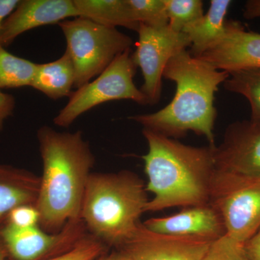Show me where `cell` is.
Here are the masks:
<instances>
[{
  "instance_id": "6da1fadb",
  "label": "cell",
  "mask_w": 260,
  "mask_h": 260,
  "mask_svg": "<svg viewBox=\"0 0 260 260\" xmlns=\"http://www.w3.org/2000/svg\"><path fill=\"white\" fill-rule=\"evenodd\" d=\"M43 174L35 206L39 225L50 234L60 232L68 221L80 218L85 187L95 164L83 133H61L49 126L37 132Z\"/></svg>"
},
{
  "instance_id": "7a4b0ae2",
  "label": "cell",
  "mask_w": 260,
  "mask_h": 260,
  "mask_svg": "<svg viewBox=\"0 0 260 260\" xmlns=\"http://www.w3.org/2000/svg\"><path fill=\"white\" fill-rule=\"evenodd\" d=\"M229 77L226 72L215 69L186 49L181 51L169 61L164 72V78L177 86L172 102L158 112L130 116L129 119L143 129L173 139L193 132L215 146V95L219 85Z\"/></svg>"
},
{
  "instance_id": "3957f363",
  "label": "cell",
  "mask_w": 260,
  "mask_h": 260,
  "mask_svg": "<svg viewBox=\"0 0 260 260\" xmlns=\"http://www.w3.org/2000/svg\"><path fill=\"white\" fill-rule=\"evenodd\" d=\"M143 134L148 146L143 156L146 190L154 194L145 213L208 204L216 146H190L149 129Z\"/></svg>"
},
{
  "instance_id": "277c9868",
  "label": "cell",
  "mask_w": 260,
  "mask_h": 260,
  "mask_svg": "<svg viewBox=\"0 0 260 260\" xmlns=\"http://www.w3.org/2000/svg\"><path fill=\"white\" fill-rule=\"evenodd\" d=\"M146 186L135 173H91L80 218L87 230L107 246L118 249L139 226L149 200Z\"/></svg>"
},
{
  "instance_id": "5b68a950",
  "label": "cell",
  "mask_w": 260,
  "mask_h": 260,
  "mask_svg": "<svg viewBox=\"0 0 260 260\" xmlns=\"http://www.w3.org/2000/svg\"><path fill=\"white\" fill-rule=\"evenodd\" d=\"M67 42L75 69V88L86 85L99 76L118 56L131 50L133 39L129 36L78 17L59 24Z\"/></svg>"
},
{
  "instance_id": "8992f818",
  "label": "cell",
  "mask_w": 260,
  "mask_h": 260,
  "mask_svg": "<svg viewBox=\"0 0 260 260\" xmlns=\"http://www.w3.org/2000/svg\"><path fill=\"white\" fill-rule=\"evenodd\" d=\"M137 68L131 50L118 56L99 76L72 93L53 122L59 127H69L85 113L114 101L130 100L148 105L146 97L134 82Z\"/></svg>"
},
{
  "instance_id": "52a82bcc",
  "label": "cell",
  "mask_w": 260,
  "mask_h": 260,
  "mask_svg": "<svg viewBox=\"0 0 260 260\" xmlns=\"http://www.w3.org/2000/svg\"><path fill=\"white\" fill-rule=\"evenodd\" d=\"M209 203L220 214L225 235L244 244L260 228V179L217 169Z\"/></svg>"
},
{
  "instance_id": "ba28073f",
  "label": "cell",
  "mask_w": 260,
  "mask_h": 260,
  "mask_svg": "<svg viewBox=\"0 0 260 260\" xmlns=\"http://www.w3.org/2000/svg\"><path fill=\"white\" fill-rule=\"evenodd\" d=\"M136 50L132 58L141 70L143 84L140 88L146 97L147 104H158L161 95L162 78L169 61L191 47L189 37L169 27H151L140 23Z\"/></svg>"
},
{
  "instance_id": "9c48e42d",
  "label": "cell",
  "mask_w": 260,
  "mask_h": 260,
  "mask_svg": "<svg viewBox=\"0 0 260 260\" xmlns=\"http://www.w3.org/2000/svg\"><path fill=\"white\" fill-rule=\"evenodd\" d=\"M88 233L81 218L70 220L56 234L39 225L20 229L5 221L0 225L7 253L15 260H43L59 255L74 247Z\"/></svg>"
},
{
  "instance_id": "30bf717a",
  "label": "cell",
  "mask_w": 260,
  "mask_h": 260,
  "mask_svg": "<svg viewBox=\"0 0 260 260\" xmlns=\"http://www.w3.org/2000/svg\"><path fill=\"white\" fill-rule=\"evenodd\" d=\"M213 242L205 238L154 232L140 223L119 251L133 260H200Z\"/></svg>"
},
{
  "instance_id": "8fae6325",
  "label": "cell",
  "mask_w": 260,
  "mask_h": 260,
  "mask_svg": "<svg viewBox=\"0 0 260 260\" xmlns=\"http://www.w3.org/2000/svg\"><path fill=\"white\" fill-rule=\"evenodd\" d=\"M215 160L219 170L260 179V119L230 124L215 147Z\"/></svg>"
},
{
  "instance_id": "7c38bea8",
  "label": "cell",
  "mask_w": 260,
  "mask_h": 260,
  "mask_svg": "<svg viewBox=\"0 0 260 260\" xmlns=\"http://www.w3.org/2000/svg\"><path fill=\"white\" fill-rule=\"evenodd\" d=\"M198 58L229 74L260 68V34L246 30L237 20H227L223 37Z\"/></svg>"
},
{
  "instance_id": "4fadbf2b",
  "label": "cell",
  "mask_w": 260,
  "mask_h": 260,
  "mask_svg": "<svg viewBox=\"0 0 260 260\" xmlns=\"http://www.w3.org/2000/svg\"><path fill=\"white\" fill-rule=\"evenodd\" d=\"M78 17L73 0H20L3 23L0 44L8 47L28 30Z\"/></svg>"
},
{
  "instance_id": "5bb4252c",
  "label": "cell",
  "mask_w": 260,
  "mask_h": 260,
  "mask_svg": "<svg viewBox=\"0 0 260 260\" xmlns=\"http://www.w3.org/2000/svg\"><path fill=\"white\" fill-rule=\"evenodd\" d=\"M143 223L154 232L212 241L218 240L226 234L220 214L210 203L185 208L169 216L148 219Z\"/></svg>"
},
{
  "instance_id": "9a60e30c",
  "label": "cell",
  "mask_w": 260,
  "mask_h": 260,
  "mask_svg": "<svg viewBox=\"0 0 260 260\" xmlns=\"http://www.w3.org/2000/svg\"><path fill=\"white\" fill-rule=\"evenodd\" d=\"M40 177L26 169L0 164V223L12 210L22 205H35Z\"/></svg>"
},
{
  "instance_id": "2e32d148",
  "label": "cell",
  "mask_w": 260,
  "mask_h": 260,
  "mask_svg": "<svg viewBox=\"0 0 260 260\" xmlns=\"http://www.w3.org/2000/svg\"><path fill=\"white\" fill-rule=\"evenodd\" d=\"M232 3L230 0H212L206 14L184 28L182 32L190 40L191 55L199 57L223 37Z\"/></svg>"
},
{
  "instance_id": "e0dca14e",
  "label": "cell",
  "mask_w": 260,
  "mask_h": 260,
  "mask_svg": "<svg viewBox=\"0 0 260 260\" xmlns=\"http://www.w3.org/2000/svg\"><path fill=\"white\" fill-rule=\"evenodd\" d=\"M75 69L69 53L65 51L56 60L37 64L31 88L52 100L70 96L75 88Z\"/></svg>"
},
{
  "instance_id": "ac0fdd59",
  "label": "cell",
  "mask_w": 260,
  "mask_h": 260,
  "mask_svg": "<svg viewBox=\"0 0 260 260\" xmlns=\"http://www.w3.org/2000/svg\"><path fill=\"white\" fill-rule=\"evenodd\" d=\"M78 17L111 28H124L138 31L140 23L135 20L128 0H73Z\"/></svg>"
},
{
  "instance_id": "d6986e66",
  "label": "cell",
  "mask_w": 260,
  "mask_h": 260,
  "mask_svg": "<svg viewBox=\"0 0 260 260\" xmlns=\"http://www.w3.org/2000/svg\"><path fill=\"white\" fill-rule=\"evenodd\" d=\"M37 65L8 52L0 44V90L30 86Z\"/></svg>"
},
{
  "instance_id": "ffe728a7",
  "label": "cell",
  "mask_w": 260,
  "mask_h": 260,
  "mask_svg": "<svg viewBox=\"0 0 260 260\" xmlns=\"http://www.w3.org/2000/svg\"><path fill=\"white\" fill-rule=\"evenodd\" d=\"M228 91L245 98L251 107V119H260V68L234 72L223 83Z\"/></svg>"
},
{
  "instance_id": "44dd1931",
  "label": "cell",
  "mask_w": 260,
  "mask_h": 260,
  "mask_svg": "<svg viewBox=\"0 0 260 260\" xmlns=\"http://www.w3.org/2000/svg\"><path fill=\"white\" fill-rule=\"evenodd\" d=\"M169 25L177 32L201 18L203 3L201 0H165Z\"/></svg>"
},
{
  "instance_id": "7402d4cb",
  "label": "cell",
  "mask_w": 260,
  "mask_h": 260,
  "mask_svg": "<svg viewBox=\"0 0 260 260\" xmlns=\"http://www.w3.org/2000/svg\"><path fill=\"white\" fill-rule=\"evenodd\" d=\"M128 3L138 23L151 27L169 24L165 0H128Z\"/></svg>"
},
{
  "instance_id": "603a6c76",
  "label": "cell",
  "mask_w": 260,
  "mask_h": 260,
  "mask_svg": "<svg viewBox=\"0 0 260 260\" xmlns=\"http://www.w3.org/2000/svg\"><path fill=\"white\" fill-rule=\"evenodd\" d=\"M107 245L88 233L69 251L43 260H94L106 254Z\"/></svg>"
},
{
  "instance_id": "cb8c5ba5",
  "label": "cell",
  "mask_w": 260,
  "mask_h": 260,
  "mask_svg": "<svg viewBox=\"0 0 260 260\" xmlns=\"http://www.w3.org/2000/svg\"><path fill=\"white\" fill-rule=\"evenodd\" d=\"M200 260H250L243 244L226 235L215 241Z\"/></svg>"
},
{
  "instance_id": "d4e9b609",
  "label": "cell",
  "mask_w": 260,
  "mask_h": 260,
  "mask_svg": "<svg viewBox=\"0 0 260 260\" xmlns=\"http://www.w3.org/2000/svg\"><path fill=\"white\" fill-rule=\"evenodd\" d=\"M5 221L20 229L37 226L40 221V214L35 205H22L12 210Z\"/></svg>"
},
{
  "instance_id": "484cf974",
  "label": "cell",
  "mask_w": 260,
  "mask_h": 260,
  "mask_svg": "<svg viewBox=\"0 0 260 260\" xmlns=\"http://www.w3.org/2000/svg\"><path fill=\"white\" fill-rule=\"evenodd\" d=\"M15 106V97L0 90V133L4 129L6 121L14 113Z\"/></svg>"
},
{
  "instance_id": "4316f807",
  "label": "cell",
  "mask_w": 260,
  "mask_h": 260,
  "mask_svg": "<svg viewBox=\"0 0 260 260\" xmlns=\"http://www.w3.org/2000/svg\"><path fill=\"white\" fill-rule=\"evenodd\" d=\"M244 251L250 260H260V228L243 244Z\"/></svg>"
},
{
  "instance_id": "83f0119b",
  "label": "cell",
  "mask_w": 260,
  "mask_h": 260,
  "mask_svg": "<svg viewBox=\"0 0 260 260\" xmlns=\"http://www.w3.org/2000/svg\"><path fill=\"white\" fill-rule=\"evenodd\" d=\"M20 0H0V32L3 23L18 6Z\"/></svg>"
},
{
  "instance_id": "f1b7e54d",
  "label": "cell",
  "mask_w": 260,
  "mask_h": 260,
  "mask_svg": "<svg viewBox=\"0 0 260 260\" xmlns=\"http://www.w3.org/2000/svg\"><path fill=\"white\" fill-rule=\"evenodd\" d=\"M244 17L248 20L260 18V0H249L244 8Z\"/></svg>"
},
{
  "instance_id": "f546056e",
  "label": "cell",
  "mask_w": 260,
  "mask_h": 260,
  "mask_svg": "<svg viewBox=\"0 0 260 260\" xmlns=\"http://www.w3.org/2000/svg\"><path fill=\"white\" fill-rule=\"evenodd\" d=\"M94 260H133L129 256L126 255L122 251H119L118 252L112 253V254H104Z\"/></svg>"
},
{
  "instance_id": "4dcf8cb0",
  "label": "cell",
  "mask_w": 260,
  "mask_h": 260,
  "mask_svg": "<svg viewBox=\"0 0 260 260\" xmlns=\"http://www.w3.org/2000/svg\"><path fill=\"white\" fill-rule=\"evenodd\" d=\"M2 223H0V225H1ZM7 255H8V253H7L4 243H3L1 236H0V260H5V257H6Z\"/></svg>"
}]
</instances>
